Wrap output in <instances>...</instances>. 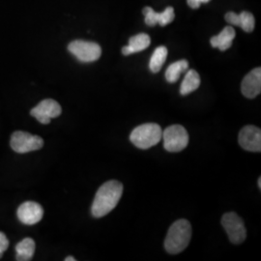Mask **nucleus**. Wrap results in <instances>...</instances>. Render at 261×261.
Segmentation results:
<instances>
[{
    "mask_svg": "<svg viewBox=\"0 0 261 261\" xmlns=\"http://www.w3.org/2000/svg\"><path fill=\"white\" fill-rule=\"evenodd\" d=\"M188 68H189V63L185 59L179 60L170 64L166 71V80L169 84L176 83L180 75H182L184 72H186Z\"/></svg>",
    "mask_w": 261,
    "mask_h": 261,
    "instance_id": "obj_16",
    "label": "nucleus"
},
{
    "mask_svg": "<svg viewBox=\"0 0 261 261\" xmlns=\"http://www.w3.org/2000/svg\"><path fill=\"white\" fill-rule=\"evenodd\" d=\"M162 140L164 147L168 152H180L189 144V135L186 129L181 125L169 126L163 130Z\"/></svg>",
    "mask_w": 261,
    "mask_h": 261,
    "instance_id": "obj_4",
    "label": "nucleus"
},
{
    "mask_svg": "<svg viewBox=\"0 0 261 261\" xmlns=\"http://www.w3.org/2000/svg\"><path fill=\"white\" fill-rule=\"evenodd\" d=\"M75 258H74L73 256H68V257H66L65 261H75Z\"/></svg>",
    "mask_w": 261,
    "mask_h": 261,
    "instance_id": "obj_23",
    "label": "nucleus"
},
{
    "mask_svg": "<svg viewBox=\"0 0 261 261\" xmlns=\"http://www.w3.org/2000/svg\"><path fill=\"white\" fill-rule=\"evenodd\" d=\"M241 91L246 98L253 99L261 92V69L252 70L243 80Z\"/></svg>",
    "mask_w": 261,
    "mask_h": 261,
    "instance_id": "obj_11",
    "label": "nucleus"
},
{
    "mask_svg": "<svg viewBox=\"0 0 261 261\" xmlns=\"http://www.w3.org/2000/svg\"><path fill=\"white\" fill-rule=\"evenodd\" d=\"M210 0H187L188 5L193 8V9H197L202 3H208Z\"/></svg>",
    "mask_w": 261,
    "mask_h": 261,
    "instance_id": "obj_22",
    "label": "nucleus"
},
{
    "mask_svg": "<svg viewBox=\"0 0 261 261\" xmlns=\"http://www.w3.org/2000/svg\"><path fill=\"white\" fill-rule=\"evenodd\" d=\"M16 258L19 261L31 260L35 252V242L31 238H25L16 246Z\"/></svg>",
    "mask_w": 261,
    "mask_h": 261,
    "instance_id": "obj_14",
    "label": "nucleus"
},
{
    "mask_svg": "<svg viewBox=\"0 0 261 261\" xmlns=\"http://www.w3.org/2000/svg\"><path fill=\"white\" fill-rule=\"evenodd\" d=\"M163 130L156 123H146L132 130L130 142L140 149H149L162 140Z\"/></svg>",
    "mask_w": 261,
    "mask_h": 261,
    "instance_id": "obj_3",
    "label": "nucleus"
},
{
    "mask_svg": "<svg viewBox=\"0 0 261 261\" xmlns=\"http://www.w3.org/2000/svg\"><path fill=\"white\" fill-rule=\"evenodd\" d=\"M168 56V48L164 46L158 47L153 53L149 61V69L152 73H158L164 63L167 60Z\"/></svg>",
    "mask_w": 261,
    "mask_h": 261,
    "instance_id": "obj_17",
    "label": "nucleus"
},
{
    "mask_svg": "<svg viewBox=\"0 0 261 261\" xmlns=\"http://www.w3.org/2000/svg\"><path fill=\"white\" fill-rule=\"evenodd\" d=\"M144 15V21L148 27H155L158 23L157 12H155L151 7H145L142 11Z\"/></svg>",
    "mask_w": 261,
    "mask_h": 261,
    "instance_id": "obj_20",
    "label": "nucleus"
},
{
    "mask_svg": "<svg viewBox=\"0 0 261 261\" xmlns=\"http://www.w3.org/2000/svg\"><path fill=\"white\" fill-rule=\"evenodd\" d=\"M151 44L149 35L145 33H140L136 36H133L129 40V45L122 48V54L124 56H130L146 49Z\"/></svg>",
    "mask_w": 261,
    "mask_h": 261,
    "instance_id": "obj_12",
    "label": "nucleus"
},
{
    "mask_svg": "<svg viewBox=\"0 0 261 261\" xmlns=\"http://www.w3.org/2000/svg\"><path fill=\"white\" fill-rule=\"evenodd\" d=\"M222 225L230 240L233 244H241L247 237V230L242 219L234 212H229L223 216Z\"/></svg>",
    "mask_w": 261,
    "mask_h": 261,
    "instance_id": "obj_7",
    "label": "nucleus"
},
{
    "mask_svg": "<svg viewBox=\"0 0 261 261\" xmlns=\"http://www.w3.org/2000/svg\"><path fill=\"white\" fill-rule=\"evenodd\" d=\"M19 221L25 225L38 224L43 216L44 210L42 206L34 201H27L19 206L17 211Z\"/></svg>",
    "mask_w": 261,
    "mask_h": 261,
    "instance_id": "obj_10",
    "label": "nucleus"
},
{
    "mask_svg": "<svg viewBox=\"0 0 261 261\" xmlns=\"http://www.w3.org/2000/svg\"><path fill=\"white\" fill-rule=\"evenodd\" d=\"M235 30L231 27H226L223 29V31L214 37L210 39V43L212 47H217L220 50L224 51L231 47L234 38H235Z\"/></svg>",
    "mask_w": 261,
    "mask_h": 261,
    "instance_id": "obj_13",
    "label": "nucleus"
},
{
    "mask_svg": "<svg viewBox=\"0 0 261 261\" xmlns=\"http://www.w3.org/2000/svg\"><path fill=\"white\" fill-rule=\"evenodd\" d=\"M123 194V185L116 180L106 182L99 188L94 198L91 213L94 218H102L118 204Z\"/></svg>",
    "mask_w": 261,
    "mask_h": 261,
    "instance_id": "obj_1",
    "label": "nucleus"
},
{
    "mask_svg": "<svg viewBox=\"0 0 261 261\" xmlns=\"http://www.w3.org/2000/svg\"><path fill=\"white\" fill-rule=\"evenodd\" d=\"M10 145L15 152L23 154L41 149L44 146V140L39 136H34L27 132L18 130L12 135Z\"/></svg>",
    "mask_w": 261,
    "mask_h": 261,
    "instance_id": "obj_6",
    "label": "nucleus"
},
{
    "mask_svg": "<svg viewBox=\"0 0 261 261\" xmlns=\"http://www.w3.org/2000/svg\"><path fill=\"white\" fill-rule=\"evenodd\" d=\"M191 238L192 226L190 222L184 219L178 220L168 229L165 240V249L170 254H177L189 246Z\"/></svg>",
    "mask_w": 261,
    "mask_h": 261,
    "instance_id": "obj_2",
    "label": "nucleus"
},
{
    "mask_svg": "<svg viewBox=\"0 0 261 261\" xmlns=\"http://www.w3.org/2000/svg\"><path fill=\"white\" fill-rule=\"evenodd\" d=\"M68 49L77 60L84 63L94 62L102 55V48L97 43L83 40L73 41L69 44Z\"/></svg>",
    "mask_w": 261,
    "mask_h": 261,
    "instance_id": "obj_5",
    "label": "nucleus"
},
{
    "mask_svg": "<svg viewBox=\"0 0 261 261\" xmlns=\"http://www.w3.org/2000/svg\"><path fill=\"white\" fill-rule=\"evenodd\" d=\"M239 144L246 151L260 152V129L252 125L245 126L239 133Z\"/></svg>",
    "mask_w": 261,
    "mask_h": 261,
    "instance_id": "obj_9",
    "label": "nucleus"
},
{
    "mask_svg": "<svg viewBox=\"0 0 261 261\" xmlns=\"http://www.w3.org/2000/svg\"><path fill=\"white\" fill-rule=\"evenodd\" d=\"M254 18L250 12L244 11L238 15V24L237 27L242 28L245 32H252L254 28Z\"/></svg>",
    "mask_w": 261,
    "mask_h": 261,
    "instance_id": "obj_18",
    "label": "nucleus"
},
{
    "mask_svg": "<svg viewBox=\"0 0 261 261\" xmlns=\"http://www.w3.org/2000/svg\"><path fill=\"white\" fill-rule=\"evenodd\" d=\"M62 112L60 105L53 99H46L39 103L30 111V114L34 116L41 124H49L53 118L58 117Z\"/></svg>",
    "mask_w": 261,
    "mask_h": 261,
    "instance_id": "obj_8",
    "label": "nucleus"
},
{
    "mask_svg": "<svg viewBox=\"0 0 261 261\" xmlns=\"http://www.w3.org/2000/svg\"><path fill=\"white\" fill-rule=\"evenodd\" d=\"M258 188H259V190H261V178H258Z\"/></svg>",
    "mask_w": 261,
    "mask_h": 261,
    "instance_id": "obj_24",
    "label": "nucleus"
},
{
    "mask_svg": "<svg viewBox=\"0 0 261 261\" xmlns=\"http://www.w3.org/2000/svg\"><path fill=\"white\" fill-rule=\"evenodd\" d=\"M8 247H9L8 238L3 232H0V258L2 257L3 252L8 249Z\"/></svg>",
    "mask_w": 261,
    "mask_h": 261,
    "instance_id": "obj_21",
    "label": "nucleus"
},
{
    "mask_svg": "<svg viewBox=\"0 0 261 261\" xmlns=\"http://www.w3.org/2000/svg\"><path fill=\"white\" fill-rule=\"evenodd\" d=\"M200 85V76L198 73L195 70L188 71L185 79L183 80L181 87H180V93L183 96L189 95L199 87Z\"/></svg>",
    "mask_w": 261,
    "mask_h": 261,
    "instance_id": "obj_15",
    "label": "nucleus"
},
{
    "mask_svg": "<svg viewBox=\"0 0 261 261\" xmlns=\"http://www.w3.org/2000/svg\"><path fill=\"white\" fill-rule=\"evenodd\" d=\"M158 18V23L161 27L168 25L173 19H174V9L172 7L166 8L164 12L157 13Z\"/></svg>",
    "mask_w": 261,
    "mask_h": 261,
    "instance_id": "obj_19",
    "label": "nucleus"
}]
</instances>
